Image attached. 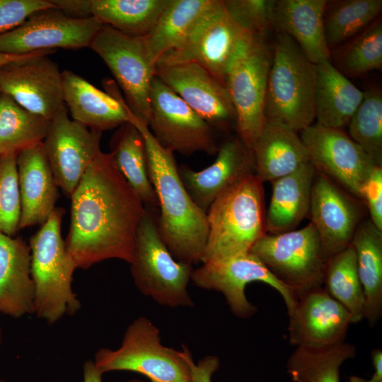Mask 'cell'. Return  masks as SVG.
<instances>
[{
    "mask_svg": "<svg viewBox=\"0 0 382 382\" xmlns=\"http://www.w3.org/2000/svg\"><path fill=\"white\" fill-rule=\"evenodd\" d=\"M297 298L322 287L329 257L315 226L279 233H265L250 250Z\"/></svg>",
    "mask_w": 382,
    "mask_h": 382,
    "instance_id": "cell-8",
    "label": "cell"
},
{
    "mask_svg": "<svg viewBox=\"0 0 382 382\" xmlns=\"http://www.w3.org/2000/svg\"><path fill=\"white\" fill-rule=\"evenodd\" d=\"M356 354V347L345 342L323 347H297L286 367L294 382H340L342 364Z\"/></svg>",
    "mask_w": 382,
    "mask_h": 382,
    "instance_id": "cell-33",
    "label": "cell"
},
{
    "mask_svg": "<svg viewBox=\"0 0 382 382\" xmlns=\"http://www.w3.org/2000/svg\"><path fill=\"white\" fill-rule=\"evenodd\" d=\"M4 154V153H3L2 151H0V156H1V154Z\"/></svg>",
    "mask_w": 382,
    "mask_h": 382,
    "instance_id": "cell-51",
    "label": "cell"
},
{
    "mask_svg": "<svg viewBox=\"0 0 382 382\" xmlns=\"http://www.w3.org/2000/svg\"><path fill=\"white\" fill-rule=\"evenodd\" d=\"M337 69L345 76H360L382 66V23L378 18L360 33L337 58Z\"/></svg>",
    "mask_w": 382,
    "mask_h": 382,
    "instance_id": "cell-38",
    "label": "cell"
},
{
    "mask_svg": "<svg viewBox=\"0 0 382 382\" xmlns=\"http://www.w3.org/2000/svg\"><path fill=\"white\" fill-rule=\"evenodd\" d=\"M93 361L103 374L129 371L145 376L150 382H190L184 348L177 350L164 346L158 328L145 316L129 323L119 347L99 349Z\"/></svg>",
    "mask_w": 382,
    "mask_h": 382,
    "instance_id": "cell-6",
    "label": "cell"
},
{
    "mask_svg": "<svg viewBox=\"0 0 382 382\" xmlns=\"http://www.w3.org/2000/svg\"><path fill=\"white\" fill-rule=\"evenodd\" d=\"M110 147L117 169L137 192L146 209L154 211L158 207L148 173L145 142L139 130L130 122L122 124L112 135Z\"/></svg>",
    "mask_w": 382,
    "mask_h": 382,
    "instance_id": "cell-30",
    "label": "cell"
},
{
    "mask_svg": "<svg viewBox=\"0 0 382 382\" xmlns=\"http://www.w3.org/2000/svg\"><path fill=\"white\" fill-rule=\"evenodd\" d=\"M89 48L110 69L132 112L147 125L156 64L149 57L144 37L127 35L103 25Z\"/></svg>",
    "mask_w": 382,
    "mask_h": 382,
    "instance_id": "cell-11",
    "label": "cell"
},
{
    "mask_svg": "<svg viewBox=\"0 0 382 382\" xmlns=\"http://www.w3.org/2000/svg\"><path fill=\"white\" fill-rule=\"evenodd\" d=\"M381 9V0L328 1L323 24L330 51L366 28L378 19Z\"/></svg>",
    "mask_w": 382,
    "mask_h": 382,
    "instance_id": "cell-35",
    "label": "cell"
},
{
    "mask_svg": "<svg viewBox=\"0 0 382 382\" xmlns=\"http://www.w3.org/2000/svg\"><path fill=\"white\" fill-rule=\"evenodd\" d=\"M16 156L17 151L0 156V233L9 236L19 230L21 212Z\"/></svg>",
    "mask_w": 382,
    "mask_h": 382,
    "instance_id": "cell-39",
    "label": "cell"
},
{
    "mask_svg": "<svg viewBox=\"0 0 382 382\" xmlns=\"http://www.w3.org/2000/svg\"><path fill=\"white\" fill-rule=\"evenodd\" d=\"M102 25L93 17L75 19L55 8L37 11L17 28L0 35V54L90 47Z\"/></svg>",
    "mask_w": 382,
    "mask_h": 382,
    "instance_id": "cell-15",
    "label": "cell"
},
{
    "mask_svg": "<svg viewBox=\"0 0 382 382\" xmlns=\"http://www.w3.org/2000/svg\"><path fill=\"white\" fill-rule=\"evenodd\" d=\"M155 75L214 130L236 122V112L222 83L194 62L156 65Z\"/></svg>",
    "mask_w": 382,
    "mask_h": 382,
    "instance_id": "cell-18",
    "label": "cell"
},
{
    "mask_svg": "<svg viewBox=\"0 0 382 382\" xmlns=\"http://www.w3.org/2000/svg\"><path fill=\"white\" fill-rule=\"evenodd\" d=\"M276 0H222L232 21L253 36L265 37L273 28Z\"/></svg>",
    "mask_w": 382,
    "mask_h": 382,
    "instance_id": "cell-40",
    "label": "cell"
},
{
    "mask_svg": "<svg viewBox=\"0 0 382 382\" xmlns=\"http://www.w3.org/2000/svg\"><path fill=\"white\" fill-rule=\"evenodd\" d=\"M316 64L287 34L278 32L272 51L265 115L299 133L315 120Z\"/></svg>",
    "mask_w": 382,
    "mask_h": 382,
    "instance_id": "cell-5",
    "label": "cell"
},
{
    "mask_svg": "<svg viewBox=\"0 0 382 382\" xmlns=\"http://www.w3.org/2000/svg\"><path fill=\"white\" fill-rule=\"evenodd\" d=\"M299 133L316 170L361 199L364 184L378 166L362 148L342 129L316 123Z\"/></svg>",
    "mask_w": 382,
    "mask_h": 382,
    "instance_id": "cell-14",
    "label": "cell"
},
{
    "mask_svg": "<svg viewBox=\"0 0 382 382\" xmlns=\"http://www.w3.org/2000/svg\"><path fill=\"white\" fill-rule=\"evenodd\" d=\"M371 362L374 367L372 376L369 379L352 375L346 382H382V351L376 348L371 352Z\"/></svg>",
    "mask_w": 382,
    "mask_h": 382,
    "instance_id": "cell-45",
    "label": "cell"
},
{
    "mask_svg": "<svg viewBox=\"0 0 382 382\" xmlns=\"http://www.w3.org/2000/svg\"><path fill=\"white\" fill-rule=\"evenodd\" d=\"M35 52L30 54H0V68L3 66L4 65L20 59H23L27 57H29L30 56L34 55L35 54L39 52Z\"/></svg>",
    "mask_w": 382,
    "mask_h": 382,
    "instance_id": "cell-47",
    "label": "cell"
},
{
    "mask_svg": "<svg viewBox=\"0 0 382 382\" xmlns=\"http://www.w3.org/2000/svg\"><path fill=\"white\" fill-rule=\"evenodd\" d=\"M16 165L21 202L19 229L42 224L55 209L59 196L42 143L19 150Z\"/></svg>",
    "mask_w": 382,
    "mask_h": 382,
    "instance_id": "cell-23",
    "label": "cell"
},
{
    "mask_svg": "<svg viewBox=\"0 0 382 382\" xmlns=\"http://www.w3.org/2000/svg\"><path fill=\"white\" fill-rule=\"evenodd\" d=\"M103 374L96 366L93 360L88 359L83 365V382H103Z\"/></svg>",
    "mask_w": 382,
    "mask_h": 382,
    "instance_id": "cell-46",
    "label": "cell"
},
{
    "mask_svg": "<svg viewBox=\"0 0 382 382\" xmlns=\"http://www.w3.org/2000/svg\"><path fill=\"white\" fill-rule=\"evenodd\" d=\"M54 8L65 16L75 19H85L92 17L91 0H50Z\"/></svg>",
    "mask_w": 382,
    "mask_h": 382,
    "instance_id": "cell-44",
    "label": "cell"
},
{
    "mask_svg": "<svg viewBox=\"0 0 382 382\" xmlns=\"http://www.w3.org/2000/svg\"><path fill=\"white\" fill-rule=\"evenodd\" d=\"M147 126L158 144L173 153L217 154L214 129L156 75Z\"/></svg>",
    "mask_w": 382,
    "mask_h": 382,
    "instance_id": "cell-12",
    "label": "cell"
},
{
    "mask_svg": "<svg viewBox=\"0 0 382 382\" xmlns=\"http://www.w3.org/2000/svg\"><path fill=\"white\" fill-rule=\"evenodd\" d=\"M216 0H169L150 32L144 37L151 59L156 64L189 35Z\"/></svg>",
    "mask_w": 382,
    "mask_h": 382,
    "instance_id": "cell-31",
    "label": "cell"
},
{
    "mask_svg": "<svg viewBox=\"0 0 382 382\" xmlns=\"http://www.w3.org/2000/svg\"><path fill=\"white\" fill-rule=\"evenodd\" d=\"M315 119L323 126L342 129L348 125L364 93L340 72L330 60L316 64Z\"/></svg>",
    "mask_w": 382,
    "mask_h": 382,
    "instance_id": "cell-28",
    "label": "cell"
},
{
    "mask_svg": "<svg viewBox=\"0 0 382 382\" xmlns=\"http://www.w3.org/2000/svg\"><path fill=\"white\" fill-rule=\"evenodd\" d=\"M183 347L190 367V382H212V376L220 366L219 357L216 355H208L195 364L190 349L185 345H183Z\"/></svg>",
    "mask_w": 382,
    "mask_h": 382,
    "instance_id": "cell-43",
    "label": "cell"
},
{
    "mask_svg": "<svg viewBox=\"0 0 382 382\" xmlns=\"http://www.w3.org/2000/svg\"><path fill=\"white\" fill-rule=\"evenodd\" d=\"M138 290L161 306L192 307L187 291L192 265L178 261L162 241L157 219L147 209L139 226L134 256L129 264Z\"/></svg>",
    "mask_w": 382,
    "mask_h": 382,
    "instance_id": "cell-7",
    "label": "cell"
},
{
    "mask_svg": "<svg viewBox=\"0 0 382 382\" xmlns=\"http://www.w3.org/2000/svg\"><path fill=\"white\" fill-rule=\"evenodd\" d=\"M327 0H276L273 28L289 35L313 64L330 60L324 33Z\"/></svg>",
    "mask_w": 382,
    "mask_h": 382,
    "instance_id": "cell-25",
    "label": "cell"
},
{
    "mask_svg": "<svg viewBox=\"0 0 382 382\" xmlns=\"http://www.w3.org/2000/svg\"><path fill=\"white\" fill-rule=\"evenodd\" d=\"M102 132L71 120L64 104L50 120L43 149L58 187L69 197L101 151Z\"/></svg>",
    "mask_w": 382,
    "mask_h": 382,
    "instance_id": "cell-16",
    "label": "cell"
},
{
    "mask_svg": "<svg viewBox=\"0 0 382 382\" xmlns=\"http://www.w3.org/2000/svg\"><path fill=\"white\" fill-rule=\"evenodd\" d=\"M50 120L28 111L8 95L0 93V151L19 150L42 142Z\"/></svg>",
    "mask_w": 382,
    "mask_h": 382,
    "instance_id": "cell-36",
    "label": "cell"
},
{
    "mask_svg": "<svg viewBox=\"0 0 382 382\" xmlns=\"http://www.w3.org/2000/svg\"><path fill=\"white\" fill-rule=\"evenodd\" d=\"M70 199V227L64 241L77 267L87 269L110 259L130 264L146 209L110 153L97 154Z\"/></svg>",
    "mask_w": 382,
    "mask_h": 382,
    "instance_id": "cell-1",
    "label": "cell"
},
{
    "mask_svg": "<svg viewBox=\"0 0 382 382\" xmlns=\"http://www.w3.org/2000/svg\"><path fill=\"white\" fill-rule=\"evenodd\" d=\"M169 0H91V16L100 24L134 37L152 29Z\"/></svg>",
    "mask_w": 382,
    "mask_h": 382,
    "instance_id": "cell-32",
    "label": "cell"
},
{
    "mask_svg": "<svg viewBox=\"0 0 382 382\" xmlns=\"http://www.w3.org/2000/svg\"><path fill=\"white\" fill-rule=\"evenodd\" d=\"M207 217L202 263L250 252L266 233L262 182L255 173L244 177L213 202Z\"/></svg>",
    "mask_w": 382,
    "mask_h": 382,
    "instance_id": "cell-4",
    "label": "cell"
},
{
    "mask_svg": "<svg viewBox=\"0 0 382 382\" xmlns=\"http://www.w3.org/2000/svg\"><path fill=\"white\" fill-rule=\"evenodd\" d=\"M361 199L365 201L370 220L382 231V167L376 166L364 184Z\"/></svg>",
    "mask_w": 382,
    "mask_h": 382,
    "instance_id": "cell-42",
    "label": "cell"
},
{
    "mask_svg": "<svg viewBox=\"0 0 382 382\" xmlns=\"http://www.w3.org/2000/svg\"><path fill=\"white\" fill-rule=\"evenodd\" d=\"M191 280L198 287L221 292L237 317L248 318L257 311L245 292L246 285L261 282L276 289L283 298L287 312L294 308L297 296L279 282L250 251L227 258L202 263L193 270Z\"/></svg>",
    "mask_w": 382,
    "mask_h": 382,
    "instance_id": "cell-13",
    "label": "cell"
},
{
    "mask_svg": "<svg viewBox=\"0 0 382 382\" xmlns=\"http://www.w3.org/2000/svg\"><path fill=\"white\" fill-rule=\"evenodd\" d=\"M323 286L349 312L352 323H357L364 318V294L358 274L356 255L351 245L329 258Z\"/></svg>",
    "mask_w": 382,
    "mask_h": 382,
    "instance_id": "cell-34",
    "label": "cell"
},
{
    "mask_svg": "<svg viewBox=\"0 0 382 382\" xmlns=\"http://www.w3.org/2000/svg\"><path fill=\"white\" fill-rule=\"evenodd\" d=\"M62 208H55L30 239L31 276L35 285L34 313L49 325L72 316L81 303L72 289L77 265L62 236Z\"/></svg>",
    "mask_w": 382,
    "mask_h": 382,
    "instance_id": "cell-3",
    "label": "cell"
},
{
    "mask_svg": "<svg viewBox=\"0 0 382 382\" xmlns=\"http://www.w3.org/2000/svg\"><path fill=\"white\" fill-rule=\"evenodd\" d=\"M316 169L311 162L296 171L272 180L270 205L265 218L266 233L295 230L309 212Z\"/></svg>",
    "mask_w": 382,
    "mask_h": 382,
    "instance_id": "cell-27",
    "label": "cell"
},
{
    "mask_svg": "<svg viewBox=\"0 0 382 382\" xmlns=\"http://www.w3.org/2000/svg\"><path fill=\"white\" fill-rule=\"evenodd\" d=\"M288 316L289 340L296 347H323L343 342L352 324L349 312L323 286L299 296Z\"/></svg>",
    "mask_w": 382,
    "mask_h": 382,
    "instance_id": "cell-19",
    "label": "cell"
},
{
    "mask_svg": "<svg viewBox=\"0 0 382 382\" xmlns=\"http://www.w3.org/2000/svg\"><path fill=\"white\" fill-rule=\"evenodd\" d=\"M63 101L72 120L103 132L129 122L126 103L112 79L103 82V91L71 70L62 71Z\"/></svg>",
    "mask_w": 382,
    "mask_h": 382,
    "instance_id": "cell-21",
    "label": "cell"
},
{
    "mask_svg": "<svg viewBox=\"0 0 382 382\" xmlns=\"http://www.w3.org/2000/svg\"><path fill=\"white\" fill-rule=\"evenodd\" d=\"M42 50L0 68V90L21 106L48 120L64 104L58 64Z\"/></svg>",
    "mask_w": 382,
    "mask_h": 382,
    "instance_id": "cell-17",
    "label": "cell"
},
{
    "mask_svg": "<svg viewBox=\"0 0 382 382\" xmlns=\"http://www.w3.org/2000/svg\"><path fill=\"white\" fill-rule=\"evenodd\" d=\"M351 245L364 294V318L373 327L382 316V231L370 219L361 221Z\"/></svg>",
    "mask_w": 382,
    "mask_h": 382,
    "instance_id": "cell-29",
    "label": "cell"
},
{
    "mask_svg": "<svg viewBox=\"0 0 382 382\" xmlns=\"http://www.w3.org/2000/svg\"><path fill=\"white\" fill-rule=\"evenodd\" d=\"M54 8L50 0H0V35L22 24L32 13Z\"/></svg>",
    "mask_w": 382,
    "mask_h": 382,
    "instance_id": "cell-41",
    "label": "cell"
},
{
    "mask_svg": "<svg viewBox=\"0 0 382 382\" xmlns=\"http://www.w3.org/2000/svg\"><path fill=\"white\" fill-rule=\"evenodd\" d=\"M252 153L255 174L262 183L287 175L311 162L299 133L270 120L266 121Z\"/></svg>",
    "mask_w": 382,
    "mask_h": 382,
    "instance_id": "cell-26",
    "label": "cell"
},
{
    "mask_svg": "<svg viewBox=\"0 0 382 382\" xmlns=\"http://www.w3.org/2000/svg\"><path fill=\"white\" fill-rule=\"evenodd\" d=\"M308 214L327 255L351 245L361 220V209L350 195L316 170Z\"/></svg>",
    "mask_w": 382,
    "mask_h": 382,
    "instance_id": "cell-20",
    "label": "cell"
},
{
    "mask_svg": "<svg viewBox=\"0 0 382 382\" xmlns=\"http://www.w3.org/2000/svg\"><path fill=\"white\" fill-rule=\"evenodd\" d=\"M0 382H8V381L0 378Z\"/></svg>",
    "mask_w": 382,
    "mask_h": 382,
    "instance_id": "cell-50",
    "label": "cell"
},
{
    "mask_svg": "<svg viewBox=\"0 0 382 382\" xmlns=\"http://www.w3.org/2000/svg\"><path fill=\"white\" fill-rule=\"evenodd\" d=\"M180 178L190 196L207 213L213 202L244 177L255 173L252 151L238 137L219 145L213 163L201 170L182 164Z\"/></svg>",
    "mask_w": 382,
    "mask_h": 382,
    "instance_id": "cell-22",
    "label": "cell"
},
{
    "mask_svg": "<svg viewBox=\"0 0 382 382\" xmlns=\"http://www.w3.org/2000/svg\"><path fill=\"white\" fill-rule=\"evenodd\" d=\"M1 90H0V93H1Z\"/></svg>",
    "mask_w": 382,
    "mask_h": 382,
    "instance_id": "cell-52",
    "label": "cell"
},
{
    "mask_svg": "<svg viewBox=\"0 0 382 382\" xmlns=\"http://www.w3.org/2000/svg\"><path fill=\"white\" fill-rule=\"evenodd\" d=\"M128 116L144 139L148 173L160 209L161 238L178 261L192 265L201 262L208 236L207 213L185 189L173 153L161 146L147 125L129 109Z\"/></svg>",
    "mask_w": 382,
    "mask_h": 382,
    "instance_id": "cell-2",
    "label": "cell"
},
{
    "mask_svg": "<svg viewBox=\"0 0 382 382\" xmlns=\"http://www.w3.org/2000/svg\"><path fill=\"white\" fill-rule=\"evenodd\" d=\"M254 37L232 21L222 0H216L186 39L163 55L156 64L194 62L225 85L231 64Z\"/></svg>",
    "mask_w": 382,
    "mask_h": 382,
    "instance_id": "cell-9",
    "label": "cell"
},
{
    "mask_svg": "<svg viewBox=\"0 0 382 382\" xmlns=\"http://www.w3.org/2000/svg\"><path fill=\"white\" fill-rule=\"evenodd\" d=\"M125 382H149V381H144L138 380V379H131Z\"/></svg>",
    "mask_w": 382,
    "mask_h": 382,
    "instance_id": "cell-48",
    "label": "cell"
},
{
    "mask_svg": "<svg viewBox=\"0 0 382 382\" xmlns=\"http://www.w3.org/2000/svg\"><path fill=\"white\" fill-rule=\"evenodd\" d=\"M272 51L255 36L231 64L225 86L233 105L238 137L252 151L265 123V105Z\"/></svg>",
    "mask_w": 382,
    "mask_h": 382,
    "instance_id": "cell-10",
    "label": "cell"
},
{
    "mask_svg": "<svg viewBox=\"0 0 382 382\" xmlns=\"http://www.w3.org/2000/svg\"><path fill=\"white\" fill-rule=\"evenodd\" d=\"M1 342H2V332L0 328V346H1Z\"/></svg>",
    "mask_w": 382,
    "mask_h": 382,
    "instance_id": "cell-49",
    "label": "cell"
},
{
    "mask_svg": "<svg viewBox=\"0 0 382 382\" xmlns=\"http://www.w3.org/2000/svg\"><path fill=\"white\" fill-rule=\"evenodd\" d=\"M364 93V98L348 124L349 137L382 167V93L375 87Z\"/></svg>",
    "mask_w": 382,
    "mask_h": 382,
    "instance_id": "cell-37",
    "label": "cell"
},
{
    "mask_svg": "<svg viewBox=\"0 0 382 382\" xmlns=\"http://www.w3.org/2000/svg\"><path fill=\"white\" fill-rule=\"evenodd\" d=\"M34 299L29 244L0 233V315L19 318L33 314Z\"/></svg>",
    "mask_w": 382,
    "mask_h": 382,
    "instance_id": "cell-24",
    "label": "cell"
}]
</instances>
